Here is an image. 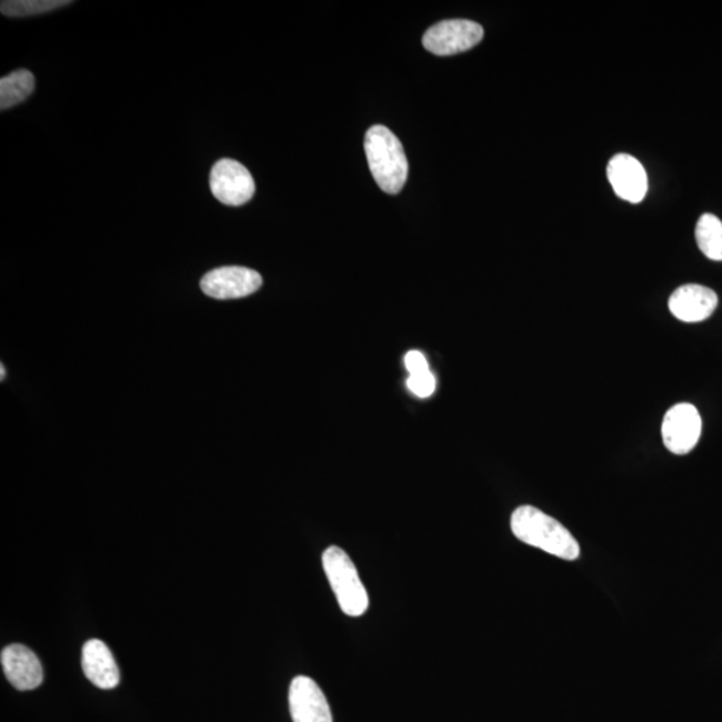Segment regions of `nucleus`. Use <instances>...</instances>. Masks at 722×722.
I'll return each instance as SVG.
<instances>
[{"instance_id":"nucleus-18","label":"nucleus","mask_w":722,"mask_h":722,"mask_svg":"<svg viewBox=\"0 0 722 722\" xmlns=\"http://www.w3.org/2000/svg\"><path fill=\"white\" fill-rule=\"evenodd\" d=\"M0 373H2V380H3V379H4V373H6V371H4V367H3V365L0 367Z\"/></svg>"},{"instance_id":"nucleus-7","label":"nucleus","mask_w":722,"mask_h":722,"mask_svg":"<svg viewBox=\"0 0 722 722\" xmlns=\"http://www.w3.org/2000/svg\"><path fill=\"white\" fill-rule=\"evenodd\" d=\"M262 285L259 272L244 267H222L203 275L202 292L217 300L247 298Z\"/></svg>"},{"instance_id":"nucleus-8","label":"nucleus","mask_w":722,"mask_h":722,"mask_svg":"<svg viewBox=\"0 0 722 722\" xmlns=\"http://www.w3.org/2000/svg\"><path fill=\"white\" fill-rule=\"evenodd\" d=\"M289 711L293 722H333L325 694L305 675H299L289 688Z\"/></svg>"},{"instance_id":"nucleus-14","label":"nucleus","mask_w":722,"mask_h":722,"mask_svg":"<svg viewBox=\"0 0 722 722\" xmlns=\"http://www.w3.org/2000/svg\"><path fill=\"white\" fill-rule=\"evenodd\" d=\"M700 251L709 260L722 261V222L713 214H702L695 227Z\"/></svg>"},{"instance_id":"nucleus-16","label":"nucleus","mask_w":722,"mask_h":722,"mask_svg":"<svg viewBox=\"0 0 722 722\" xmlns=\"http://www.w3.org/2000/svg\"><path fill=\"white\" fill-rule=\"evenodd\" d=\"M407 387L420 399L430 398L437 390V379L430 370L412 373L407 379Z\"/></svg>"},{"instance_id":"nucleus-13","label":"nucleus","mask_w":722,"mask_h":722,"mask_svg":"<svg viewBox=\"0 0 722 722\" xmlns=\"http://www.w3.org/2000/svg\"><path fill=\"white\" fill-rule=\"evenodd\" d=\"M36 78L29 70H17L0 80V109L8 110L28 100L34 91Z\"/></svg>"},{"instance_id":"nucleus-15","label":"nucleus","mask_w":722,"mask_h":722,"mask_svg":"<svg viewBox=\"0 0 722 722\" xmlns=\"http://www.w3.org/2000/svg\"><path fill=\"white\" fill-rule=\"evenodd\" d=\"M70 3L69 0H3L0 11L6 17L21 18L44 14V12L64 8Z\"/></svg>"},{"instance_id":"nucleus-9","label":"nucleus","mask_w":722,"mask_h":722,"mask_svg":"<svg viewBox=\"0 0 722 722\" xmlns=\"http://www.w3.org/2000/svg\"><path fill=\"white\" fill-rule=\"evenodd\" d=\"M610 183L620 199L639 203L648 193V174L641 162L629 154H616L608 166Z\"/></svg>"},{"instance_id":"nucleus-17","label":"nucleus","mask_w":722,"mask_h":722,"mask_svg":"<svg viewBox=\"0 0 722 722\" xmlns=\"http://www.w3.org/2000/svg\"><path fill=\"white\" fill-rule=\"evenodd\" d=\"M404 364L407 371L410 372V375H412V373L430 370V365L427 363L424 354L419 351H410L407 353Z\"/></svg>"},{"instance_id":"nucleus-1","label":"nucleus","mask_w":722,"mask_h":722,"mask_svg":"<svg viewBox=\"0 0 722 722\" xmlns=\"http://www.w3.org/2000/svg\"><path fill=\"white\" fill-rule=\"evenodd\" d=\"M511 530L523 543L564 561L580 558L581 548L573 534L534 505H521L511 515Z\"/></svg>"},{"instance_id":"nucleus-4","label":"nucleus","mask_w":722,"mask_h":722,"mask_svg":"<svg viewBox=\"0 0 722 722\" xmlns=\"http://www.w3.org/2000/svg\"><path fill=\"white\" fill-rule=\"evenodd\" d=\"M483 36L481 24L468 19H451L427 30L423 46L439 57L455 56L474 48L482 41Z\"/></svg>"},{"instance_id":"nucleus-6","label":"nucleus","mask_w":722,"mask_h":722,"mask_svg":"<svg viewBox=\"0 0 722 722\" xmlns=\"http://www.w3.org/2000/svg\"><path fill=\"white\" fill-rule=\"evenodd\" d=\"M702 420L698 409L689 403H680L666 412L662 422V441L675 455H686L699 443Z\"/></svg>"},{"instance_id":"nucleus-2","label":"nucleus","mask_w":722,"mask_h":722,"mask_svg":"<svg viewBox=\"0 0 722 722\" xmlns=\"http://www.w3.org/2000/svg\"><path fill=\"white\" fill-rule=\"evenodd\" d=\"M364 149L373 179L380 189L398 194L409 177L403 144L389 128L377 124L365 134Z\"/></svg>"},{"instance_id":"nucleus-10","label":"nucleus","mask_w":722,"mask_h":722,"mask_svg":"<svg viewBox=\"0 0 722 722\" xmlns=\"http://www.w3.org/2000/svg\"><path fill=\"white\" fill-rule=\"evenodd\" d=\"M3 672L10 684L18 691H32L43 681V669L41 661L38 660L34 652L21 643H12L4 648L2 655Z\"/></svg>"},{"instance_id":"nucleus-3","label":"nucleus","mask_w":722,"mask_h":722,"mask_svg":"<svg viewBox=\"0 0 722 722\" xmlns=\"http://www.w3.org/2000/svg\"><path fill=\"white\" fill-rule=\"evenodd\" d=\"M323 568L343 613L363 615L370 606L369 593L350 555L338 546L328 548L323 554Z\"/></svg>"},{"instance_id":"nucleus-12","label":"nucleus","mask_w":722,"mask_h":722,"mask_svg":"<svg viewBox=\"0 0 722 722\" xmlns=\"http://www.w3.org/2000/svg\"><path fill=\"white\" fill-rule=\"evenodd\" d=\"M82 668L91 684L101 689H113L120 684V668L107 643L89 640L82 650Z\"/></svg>"},{"instance_id":"nucleus-5","label":"nucleus","mask_w":722,"mask_h":722,"mask_svg":"<svg viewBox=\"0 0 722 722\" xmlns=\"http://www.w3.org/2000/svg\"><path fill=\"white\" fill-rule=\"evenodd\" d=\"M210 190L228 207H241L252 200L255 183L251 172L234 160H220L210 172Z\"/></svg>"},{"instance_id":"nucleus-11","label":"nucleus","mask_w":722,"mask_h":722,"mask_svg":"<svg viewBox=\"0 0 722 722\" xmlns=\"http://www.w3.org/2000/svg\"><path fill=\"white\" fill-rule=\"evenodd\" d=\"M719 298L711 288L686 284L675 289L669 299V310L684 323H700L718 308Z\"/></svg>"}]
</instances>
